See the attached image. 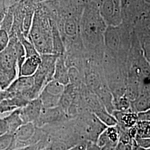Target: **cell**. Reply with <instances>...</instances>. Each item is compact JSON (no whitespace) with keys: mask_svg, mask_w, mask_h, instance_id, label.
Masks as SVG:
<instances>
[{"mask_svg":"<svg viewBox=\"0 0 150 150\" xmlns=\"http://www.w3.org/2000/svg\"><path fill=\"white\" fill-rule=\"evenodd\" d=\"M107 27L97 6L91 0L85 7L80 22L81 38L88 56L102 61Z\"/></svg>","mask_w":150,"mask_h":150,"instance_id":"obj_1","label":"cell"},{"mask_svg":"<svg viewBox=\"0 0 150 150\" xmlns=\"http://www.w3.org/2000/svg\"><path fill=\"white\" fill-rule=\"evenodd\" d=\"M53 20L45 2L36 4L27 38L33 44L40 55L53 54Z\"/></svg>","mask_w":150,"mask_h":150,"instance_id":"obj_2","label":"cell"},{"mask_svg":"<svg viewBox=\"0 0 150 150\" xmlns=\"http://www.w3.org/2000/svg\"><path fill=\"white\" fill-rule=\"evenodd\" d=\"M72 119L75 134L80 141L96 142L100 134L107 127L90 111L82 113Z\"/></svg>","mask_w":150,"mask_h":150,"instance_id":"obj_3","label":"cell"},{"mask_svg":"<svg viewBox=\"0 0 150 150\" xmlns=\"http://www.w3.org/2000/svg\"><path fill=\"white\" fill-rule=\"evenodd\" d=\"M18 69L13 44L10 42L5 50L0 52V90H5L18 77Z\"/></svg>","mask_w":150,"mask_h":150,"instance_id":"obj_4","label":"cell"},{"mask_svg":"<svg viewBox=\"0 0 150 150\" xmlns=\"http://www.w3.org/2000/svg\"><path fill=\"white\" fill-rule=\"evenodd\" d=\"M59 56L53 54H41V64L36 73L33 75L34 88L38 96L43 87L50 81L54 80L56 63Z\"/></svg>","mask_w":150,"mask_h":150,"instance_id":"obj_5","label":"cell"},{"mask_svg":"<svg viewBox=\"0 0 150 150\" xmlns=\"http://www.w3.org/2000/svg\"><path fill=\"white\" fill-rule=\"evenodd\" d=\"M96 5L107 26H117L123 22L121 0H92Z\"/></svg>","mask_w":150,"mask_h":150,"instance_id":"obj_6","label":"cell"},{"mask_svg":"<svg viewBox=\"0 0 150 150\" xmlns=\"http://www.w3.org/2000/svg\"><path fill=\"white\" fill-rule=\"evenodd\" d=\"M64 86L59 82L52 80L43 87L38 96L43 108H52L59 106Z\"/></svg>","mask_w":150,"mask_h":150,"instance_id":"obj_7","label":"cell"},{"mask_svg":"<svg viewBox=\"0 0 150 150\" xmlns=\"http://www.w3.org/2000/svg\"><path fill=\"white\" fill-rule=\"evenodd\" d=\"M69 119L66 113L59 106L52 108H43L42 112L36 122L38 127L42 128L46 125L58 123Z\"/></svg>","mask_w":150,"mask_h":150,"instance_id":"obj_8","label":"cell"},{"mask_svg":"<svg viewBox=\"0 0 150 150\" xmlns=\"http://www.w3.org/2000/svg\"><path fill=\"white\" fill-rule=\"evenodd\" d=\"M43 108L42 103L38 97L28 101L25 106L20 108V115L23 123H36Z\"/></svg>","mask_w":150,"mask_h":150,"instance_id":"obj_9","label":"cell"},{"mask_svg":"<svg viewBox=\"0 0 150 150\" xmlns=\"http://www.w3.org/2000/svg\"><path fill=\"white\" fill-rule=\"evenodd\" d=\"M113 115L117 121V125L123 129H129L134 127L139 121L137 113L131 110L126 111H114Z\"/></svg>","mask_w":150,"mask_h":150,"instance_id":"obj_10","label":"cell"},{"mask_svg":"<svg viewBox=\"0 0 150 150\" xmlns=\"http://www.w3.org/2000/svg\"><path fill=\"white\" fill-rule=\"evenodd\" d=\"M54 80L66 86L69 83V69L66 64L64 54L58 57L55 66Z\"/></svg>","mask_w":150,"mask_h":150,"instance_id":"obj_11","label":"cell"},{"mask_svg":"<svg viewBox=\"0 0 150 150\" xmlns=\"http://www.w3.org/2000/svg\"><path fill=\"white\" fill-rule=\"evenodd\" d=\"M41 55H35L27 57L18 70L19 76H32L37 71L41 64Z\"/></svg>","mask_w":150,"mask_h":150,"instance_id":"obj_12","label":"cell"},{"mask_svg":"<svg viewBox=\"0 0 150 150\" xmlns=\"http://www.w3.org/2000/svg\"><path fill=\"white\" fill-rule=\"evenodd\" d=\"M52 40H53V54L63 55L65 53V48L59 28L56 21H52Z\"/></svg>","mask_w":150,"mask_h":150,"instance_id":"obj_13","label":"cell"},{"mask_svg":"<svg viewBox=\"0 0 150 150\" xmlns=\"http://www.w3.org/2000/svg\"><path fill=\"white\" fill-rule=\"evenodd\" d=\"M5 117L8 123L9 134H14L16 130L24 123L21 117L20 108L12 111L10 115Z\"/></svg>","mask_w":150,"mask_h":150,"instance_id":"obj_14","label":"cell"},{"mask_svg":"<svg viewBox=\"0 0 150 150\" xmlns=\"http://www.w3.org/2000/svg\"><path fill=\"white\" fill-rule=\"evenodd\" d=\"M94 114L107 127L116 126L117 125V121L114 116L107 111L105 108L97 111Z\"/></svg>","mask_w":150,"mask_h":150,"instance_id":"obj_15","label":"cell"},{"mask_svg":"<svg viewBox=\"0 0 150 150\" xmlns=\"http://www.w3.org/2000/svg\"><path fill=\"white\" fill-rule=\"evenodd\" d=\"M135 138H150V121H139L135 125Z\"/></svg>","mask_w":150,"mask_h":150,"instance_id":"obj_16","label":"cell"},{"mask_svg":"<svg viewBox=\"0 0 150 150\" xmlns=\"http://www.w3.org/2000/svg\"><path fill=\"white\" fill-rule=\"evenodd\" d=\"M15 149L13 134H6L0 136V150H13Z\"/></svg>","mask_w":150,"mask_h":150,"instance_id":"obj_17","label":"cell"},{"mask_svg":"<svg viewBox=\"0 0 150 150\" xmlns=\"http://www.w3.org/2000/svg\"><path fill=\"white\" fill-rule=\"evenodd\" d=\"M17 38L22 44L26 55V58L35 55H39L40 54L34 46L33 44L27 38H25L23 35L17 36Z\"/></svg>","mask_w":150,"mask_h":150,"instance_id":"obj_18","label":"cell"},{"mask_svg":"<svg viewBox=\"0 0 150 150\" xmlns=\"http://www.w3.org/2000/svg\"><path fill=\"white\" fill-rule=\"evenodd\" d=\"M13 10H14V7L13 8L9 10L8 12L6 13L5 17L3 20L1 26L0 28L7 31L9 33V34L11 31L13 21Z\"/></svg>","mask_w":150,"mask_h":150,"instance_id":"obj_19","label":"cell"},{"mask_svg":"<svg viewBox=\"0 0 150 150\" xmlns=\"http://www.w3.org/2000/svg\"><path fill=\"white\" fill-rule=\"evenodd\" d=\"M10 40L9 33L2 28H0V52L7 47Z\"/></svg>","mask_w":150,"mask_h":150,"instance_id":"obj_20","label":"cell"},{"mask_svg":"<svg viewBox=\"0 0 150 150\" xmlns=\"http://www.w3.org/2000/svg\"><path fill=\"white\" fill-rule=\"evenodd\" d=\"M9 134V128L5 117L0 118V136Z\"/></svg>","mask_w":150,"mask_h":150,"instance_id":"obj_21","label":"cell"},{"mask_svg":"<svg viewBox=\"0 0 150 150\" xmlns=\"http://www.w3.org/2000/svg\"><path fill=\"white\" fill-rule=\"evenodd\" d=\"M134 140L139 146L150 148V138H135Z\"/></svg>","mask_w":150,"mask_h":150,"instance_id":"obj_22","label":"cell"},{"mask_svg":"<svg viewBox=\"0 0 150 150\" xmlns=\"http://www.w3.org/2000/svg\"><path fill=\"white\" fill-rule=\"evenodd\" d=\"M86 141H81L77 144L72 146L66 150H86Z\"/></svg>","mask_w":150,"mask_h":150,"instance_id":"obj_23","label":"cell"},{"mask_svg":"<svg viewBox=\"0 0 150 150\" xmlns=\"http://www.w3.org/2000/svg\"><path fill=\"white\" fill-rule=\"evenodd\" d=\"M70 1L71 4L75 5L85 8V7L91 2V0H70Z\"/></svg>","mask_w":150,"mask_h":150,"instance_id":"obj_24","label":"cell"},{"mask_svg":"<svg viewBox=\"0 0 150 150\" xmlns=\"http://www.w3.org/2000/svg\"><path fill=\"white\" fill-rule=\"evenodd\" d=\"M86 150H101V148L96 142L88 141L86 144Z\"/></svg>","mask_w":150,"mask_h":150,"instance_id":"obj_25","label":"cell"},{"mask_svg":"<svg viewBox=\"0 0 150 150\" xmlns=\"http://www.w3.org/2000/svg\"><path fill=\"white\" fill-rule=\"evenodd\" d=\"M132 150H150V148H145L139 146L136 143L134 139L132 141Z\"/></svg>","mask_w":150,"mask_h":150,"instance_id":"obj_26","label":"cell"},{"mask_svg":"<svg viewBox=\"0 0 150 150\" xmlns=\"http://www.w3.org/2000/svg\"><path fill=\"white\" fill-rule=\"evenodd\" d=\"M7 12H5L4 11H0V28L1 26V25H2V23L3 22V20L5 18V17L6 16V14Z\"/></svg>","mask_w":150,"mask_h":150,"instance_id":"obj_27","label":"cell"},{"mask_svg":"<svg viewBox=\"0 0 150 150\" xmlns=\"http://www.w3.org/2000/svg\"><path fill=\"white\" fill-rule=\"evenodd\" d=\"M48 0H32L33 2L35 4H38L40 3H42V2H45L46 1H47Z\"/></svg>","mask_w":150,"mask_h":150,"instance_id":"obj_28","label":"cell"},{"mask_svg":"<svg viewBox=\"0 0 150 150\" xmlns=\"http://www.w3.org/2000/svg\"><path fill=\"white\" fill-rule=\"evenodd\" d=\"M146 6H150V0H142Z\"/></svg>","mask_w":150,"mask_h":150,"instance_id":"obj_29","label":"cell"}]
</instances>
